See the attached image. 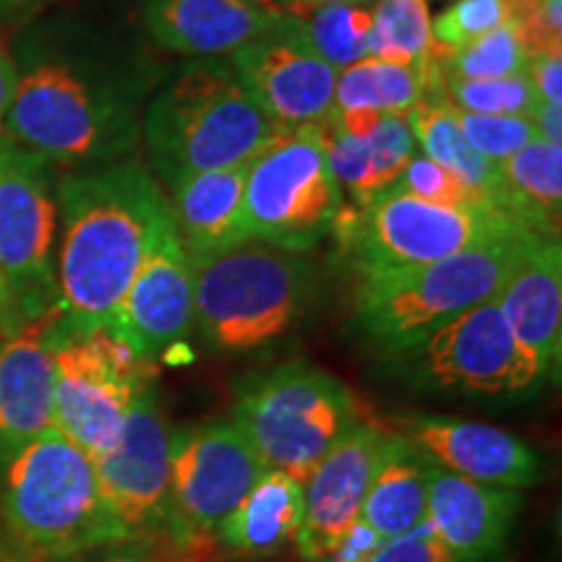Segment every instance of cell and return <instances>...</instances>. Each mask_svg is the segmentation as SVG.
Segmentation results:
<instances>
[{"mask_svg": "<svg viewBox=\"0 0 562 562\" xmlns=\"http://www.w3.org/2000/svg\"><path fill=\"white\" fill-rule=\"evenodd\" d=\"M110 328L154 362L195 331L193 263L175 220L151 240Z\"/></svg>", "mask_w": 562, "mask_h": 562, "instance_id": "obj_16", "label": "cell"}, {"mask_svg": "<svg viewBox=\"0 0 562 562\" xmlns=\"http://www.w3.org/2000/svg\"><path fill=\"white\" fill-rule=\"evenodd\" d=\"M533 125H537L539 138L550 144H562V104L560 102H539L533 110Z\"/></svg>", "mask_w": 562, "mask_h": 562, "instance_id": "obj_42", "label": "cell"}, {"mask_svg": "<svg viewBox=\"0 0 562 562\" xmlns=\"http://www.w3.org/2000/svg\"><path fill=\"white\" fill-rule=\"evenodd\" d=\"M305 495L302 484L279 469H263L240 505L224 518L220 531L224 547L237 554H273L297 537Z\"/></svg>", "mask_w": 562, "mask_h": 562, "instance_id": "obj_25", "label": "cell"}, {"mask_svg": "<svg viewBox=\"0 0 562 562\" xmlns=\"http://www.w3.org/2000/svg\"><path fill=\"white\" fill-rule=\"evenodd\" d=\"M58 331L110 326L159 229L172 220L157 178L138 161H110L58 186Z\"/></svg>", "mask_w": 562, "mask_h": 562, "instance_id": "obj_1", "label": "cell"}, {"mask_svg": "<svg viewBox=\"0 0 562 562\" xmlns=\"http://www.w3.org/2000/svg\"><path fill=\"white\" fill-rule=\"evenodd\" d=\"M497 167L505 214L539 235L560 237L562 144L533 138Z\"/></svg>", "mask_w": 562, "mask_h": 562, "instance_id": "obj_26", "label": "cell"}, {"mask_svg": "<svg viewBox=\"0 0 562 562\" xmlns=\"http://www.w3.org/2000/svg\"><path fill=\"white\" fill-rule=\"evenodd\" d=\"M391 360L419 389L463 396L521 393L547 381L539 362L516 341L495 297L442 323Z\"/></svg>", "mask_w": 562, "mask_h": 562, "instance_id": "obj_10", "label": "cell"}, {"mask_svg": "<svg viewBox=\"0 0 562 562\" xmlns=\"http://www.w3.org/2000/svg\"><path fill=\"white\" fill-rule=\"evenodd\" d=\"M19 81V66L16 60L11 58V53L0 45V133H3V121L5 112H9V104L13 100V89H16Z\"/></svg>", "mask_w": 562, "mask_h": 562, "instance_id": "obj_43", "label": "cell"}, {"mask_svg": "<svg viewBox=\"0 0 562 562\" xmlns=\"http://www.w3.org/2000/svg\"><path fill=\"white\" fill-rule=\"evenodd\" d=\"M232 422L269 469L300 484L357 422L355 393L307 362L279 364L237 391Z\"/></svg>", "mask_w": 562, "mask_h": 562, "instance_id": "obj_7", "label": "cell"}, {"mask_svg": "<svg viewBox=\"0 0 562 562\" xmlns=\"http://www.w3.org/2000/svg\"><path fill=\"white\" fill-rule=\"evenodd\" d=\"M524 505L521 490L495 487L430 463L427 524L459 562H492Z\"/></svg>", "mask_w": 562, "mask_h": 562, "instance_id": "obj_20", "label": "cell"}, {"mask_svg": "<svg viewBox=\"0 0 562 562\" xmlns=\"http://www.w3.org/2000/svg\"><path fill=\"white\" fill-rule=\"evenodd\" d=\"M459 117L463 138L476 154L484 159L501 165L508 157H513L533 138H539L533 117L524 115H476V112H461L456 110Z\"/></svg>", "mask_w": 562, "mask_h": 562, "instance_id": "obj_35", "label": "cell"}, {"mask_svg": "<svg viewBox=\"0 0 562 562\" xmlns=\"http://www.w3.org/2000/svg\"><path fill=\"white\" fill-rule=\"evenodd\" d=\"M248 165L195 172L167 186L175 227L188 256H206L248 243L243 229Z\"/></svg>", "mask_w": 562, "mask_h": 562, "instance_id": "obj_23", "label": "cell"}, {"mask_svg": "<svg viewBox=\"0 0 562 562\" xmlns=\"http://www.w3.org/2000/svg\"><path fill=\"white\" fill-rule=\"evenodd\" d=\"M0 524L9 544L42 554H89L123 542L94 461L50 427L0 463Z\"/></svg>", "mask_w": 562, "mask_h": 562, "instance_id": "obj_3", "label": "cell"}, {"mask_svg": "<svg viewBox=\"0 0 562 562\" xmlns=\"http://www.w3.org/2000/svg\"><path fill=\"white\" fill-rule=\"evenodd\" d=\"M381 544V533L364 524L362 518H357V521L344 531V537L339 539V544L334 547L331 554L321 562H368Z\"/></svg>", "mask_w": 562, "mask_h": 562, "instance_id": "obj_39", "label": "cell"}, {"mask_svg": "<svg viewBox=\"0 0 562 562\" xmlns=\"http://www.w3.org/2000/svg\"><path fill=\"white\" fill-rule=\"evenodd\" d=\"M21 326H24V323H21L16 307H13L11 294L5 290V281L0 277V336L16 334Z\"/></svg>", "mask_w": 562, "mask_h": 562, "instance_id": "obj_47", "label": "cell"}, {"mask_svg": "<svg viewBox=\"0 0 562 562\" xmlns=\"http://www.w3.org/2000/svg\"><path fill=\"white\" fill-rule=\"evenodd\" d=\"M60 311L0 336V463L55 427V341Z\"/></svg>", "mask_w": 562, "mask_h": 562, "instance_id": "obj_19", "label": "cell"}, {"mask_svg": "<svg viewBox=\"0 0 562 562\" xmlns=\"http://www.w3.org/2000/svg\"><path fill=\"white\" fill-rule=\"evenodd\" d=\"M442 100L451 102L461 112H476V115H524L531 117L537 110L539 97L529 79V74L505 76V79L467 81L451 79L438 74V91Z\"/></svg>", "mask_w": 562, "mask_h": 562, "instance_id": "obj_32", "label": "cell"}, {"mask_svg": "<svg viewBox=\"0 0 562 562\" xmlns=\"http://www.w3.org/2000/svg\"><path fill=\"white\" fill-rule=\"evenodd\" d=\"M417 154L409 115H381L368 133V206L389 193Z\"/></svg>", "mask_w": 562, "mask_h": 562, "instance_id": "obj_33", "label": "cell"}, {"mask_svg": "<svg viewBox=\"0 0 562 562\" xmlns=\"http://www.w3.org/2000/svg\"><path fill=\"white\" fill-rule=\"evenodd\" d=\"M391 191H402L417 199L446 203V206H476V209H495L482 199L474 188H469L459 175L438 165V161L427 159L425 154H414L409 167L396 180ZM501 211V209H497Z\"/></svg>", "mask_w": 562, "mask_h": 562, "instance_id": "obj_36", "label": "cell"}, {"mask_svg": "<svg viewBox=\"0 0 562 562\" xmlns=\"http://www.w3.org/2000/svg\"><path fill=\"white\" fill-rule=\"evenodd\" d=\"M344 209L323 125L281 131L248 165L245 240L307 252L331 235Z\"/></svg>", "mask_w": 562, "mask_h": 562, "instance_id": "obj_8", "label": "cell"}, {"mask_svg": "<svg viewBox=\"0 0 562 562\" xmlns=\"http://www.w3.org/2000/svg\"><path fill=\"white\" fill-rule=\"evenodd\" d=\"M510 11L505 0H453L446 11L438 13L430 24L432 34V60L438 63L482 37L497 26L508 24Z\"/></svg>", "mask_w": 562, "mask_h": 562, "instance_id": "obj_34", "label": "cell"}, {"mask_svg": "<svg viewBox=\"0 0 562 562\" xmlns=\"http://www.w3.org/2000/svg\"><path fill=\"white\" fill-rule=\"evenodd\" d=\"M518 229L524 224L505 211L446 206L402 191L383 193L349 222L357 273L435 263Z\"/></svg>", "mask_w": 562, "mask_h": 562, "instance_id": "obj_12", "label": "cell"}, {"mask_svg": "<svg viewBox=\"0 0 562 562\" xmlns=\"http://www.w3.org/2000/svg\"><path fill=\"white\" fill-rule=\"evenodd\" d=\"M526 60H529V55H526L521 34L508 21V24L497 26V30L482 34L456 53L446 55L435 66H438L440 76H451V79L487 81L521 74L526 70Z\"/></svg>", "mask_w": 562, "mask_h": 562, "instance_id": "obj_31", "label": "cell"}, {"mask_svg": "<svg viewBox=\"0 0 562 562\" xmlns=\"http://www.w3.org/2000/svg\"><path fill=\"white\" fill-rule=\"evenodd\" d=\"M435 83L438 70L427 76L409 66L364 58L336 74L334 112L372 110L381 115H409L432 94Z\"/></svg>", "mask_w": 562, "mask_h": 562, "instance_id": "obj_28", "label": "cell"}, {"mask_svg": "<svg viewBox=\"0 0 562 562\" xmlns=\"http://www.w3.org/2000/svg\"><path fill=\"white\" fill-rule=\"evenodd\" d=\"M370 32V55L393 66H409L432 76V34L427 0H375Z\"/></svg>", "mask_w": 562, "mask_h": 562, "instance_id": "obj_29", "label": "cell"}, {"mask_svg": "<svg viewBox=\"0 0 562 562\" xmlns=\"http://www.w3.org/2000/svg\"><path fill=\"white\" fill-rule=\"evenodd\" d=\"M53 341L55 427L94 461L115 446L133 404L157 381V362L110 326L53 328Z\"/></svg>", "mask_w": 562, "mask_h": 562, "instance_id": "obj_9", "label": "cell"}, {"mask_svg": "<svg viewBox=\"0 0 562 562\" xmlns=\"http://www.w3.org/2000/svg\"><path fill=\"white\" fill-rule=\"evenodd\" d=\"M47 3L50 0H0V21H24Z\"/></svg>", "mask_w": 562, "mask_h": 562, "instance_id": "obj_46", "label": "cell"}, {"mask_svg": "<svg viewBox=\"0 0 562 562\" xmlns=\"http://www.w3.org/2000/svg\"><path fill=\"white\" fill-rule=\"evenodd\" d=\"M87 562H161L157 552H151L149 544L138 542V539H123V542L100 547V550L89 552Z\"/></svg>", "mask_w": 562, "mask_h": 562, "instance_id": "obj_41", "label": "cell"}, {"mask_svg": "<svg viewBox=\"0 0 562 562\" xmlns=\"http://www.w3.org/2000/svg\"><path fill=\"white\" fill-rule=\"evenodd\" d=\"M87 554H42L26 552L5 542V550H0V562H87Z\"/></svg>", "mask_w": 562, "mask_h": 562, "instance_id": "obj_44", "label": "cell"}, {"mask_svg": "<svg viewBox=\"0 0 562 562\" xmlns=\"http://www.w3.org/2000/svg\"><path fill=\"white\" fill-rule=\"evenodd\" d=\"M513 336L547 378L560 370L562 351V248L560 237L533 232L516 269L495 294Z\"/></svg>", "mask_w": 562, "mask_h": 562, "instance_id": "obj_22", "label": "cell"}, {"mask_svg": "<svg viewBox=\"0 0 562 562\" xmlns=\"http://www.w3.org/2000/svg\"><path fill=\"white\" fill-rule=\"evenodd\" d=\"M263 469V459L232 419L175 430L167 529L214 533Z\"/></svg>", "mask_w": 562, "mask_h": 562, "instance_id": "obj_13", "label": "cell"}, {"mask_svg": "<svg viewBox=\"0 0 562 562\" xmlns=\"http://www.w3.org/2000/svg\"><path fill=\"white\" fill-rule=\"evenodd\" d=\"M533 3H537V0H505V5H508L510 11V21H516L521 13L529 11Z\"/></svg>", "mask_w": 562, "mask_h": 562, "instance_id": "obj_48", "label": "cell"}, {"mask_svg": "<svg viewBox=\"0 0 562 562\" xmlns=\"http://www.w3.org/2000/svg\"><path fill=\"white\" fill-rule=\"evenodd\" d=\"M375 0H271V9L281 13H302L318 5H372Z\"/></svg>", "mask_w": 562, "mask_h": 562, "instance_id": "obj_45", "label": "cell"}, {"mask_svg": "<svg viewBox=\"0 0 562 562\" xmlns=\"http://www.w3.org/2000/svg\"><path fill=\"white\" fill-rule=\"evenodd\" d=\"M229 60H195L151 97L144 144L165 186L195 172L248 165L279 136Z\"/></svg>", "mask_w": 562, "mask_h": 562, "instance_id": "obj_2", "label": "cell"}, {"mask_svg": "<svg viewBox=\"0 0 562 562\" xmlns=\"http://www.w3.org/2000/svg\"><path fill=\"white\" fill-rule=\"evenodd\" d=\"M396 425L398 435L427 461L467 480L524 490L542 476L539 453L503 427L440 414H414L402 417Z\"/></svg>", "mask_w": 562, "mask_h": 562, "instance_id": "obj_18", "label": "cell"}, {"mask_svg": "<svg viewBox=\"0 0 562 562\" xmlns=\"http://www.w3.org/2000/svg\"><path fill=\"white\" fill-rule=\"evenodd\" d=\"M427 490H430V461L402 435H385L360 518L381 539L417 529L427 521Z\"/></svg>", "mask_w": 562, "mask_h": 562, "instance_id": "obj_24", "label": "cell"}, {"mask_svg": "<svg viewBox=\"0 0 562 562\" xmlns=\"http://www.w3.org/2000/svg\"><path fill=\"white\" fill-rule=\"evenodd\" d=\"M521 34L526 55L562 53V0H537L529 11L510 21Z\"/></svg>", "mask_w": 562, "mask_h": 562, "instance_id": "obj_37", "label": "cell"}, {"mask_svg": "<svg viewBox=\"0 0 562 562\" xmlns=\"http://www.w3.org/2000/svg\"><path fill=\"white\" fill-rule=\"evenodd\" d=\"M526 74L537 89L539 102L562 104V53L531 55L526 60Z\"/></svg>", "mask_w": 562, "mask_h": 562, "instance_id": "obj_40", "label": "cell"}, {"mask_svg": "<svg viewBox=\"0 0 562 562\" xmlns=\"http://www.w3.org/2000/svg\"><path fill=\"white\" fill-rule=\"evenodd\" d=\"M172 430L157 385L133 404L121 438L94 459L102 501L125 539L154 537L170 524Z\"/></svg>", "mask_w": 562, "mask_h": 562, "instance_id": "obj_14", "label": "cell"}, {"mask_svg": "<svg viewBox=\"0 0 562 562\" xmlns=\"http://www.w3.org/2000/svg\"><path fill=\"white\" fill-rule=\"evenodd\" d=\"M250 3H263V5H271V0H250Z\"/></svg>", "mask_w": 562, "mask_h": 562, "instance_id": "obj_49", "label": "cell"}, {"mask_svg": "<svg viewBox=\"0 0 562 562\" xmlns=\"http://www.w3.org/2000/svg\"><path fill=\"white\" fill-rule=\"evenodd\" d=\"M368 562H459L440 542L430 524H419L417 529L385 539Z\"/></svg>", "mask_w": 562, "mask_h": 562, "instance_id": "obj_38", "label": "cell"}, {"mask_svg": "<svg viewBox=\"0 0 562 562\" xmlns=\"http://www.w3.org/2000/svg\"><path fill=\"white\" fill-rule=\"evenodd\" d=\"M53 165L0 133V277L21 323L58 307Z\"/></svg>", "mask_w": 562, "mask_h": 562, "instance_id": "obj_11", "label": "cell"}, {"mask_svg": "<svg viewBox=\"0 0 562 562\" xmlns=\"http://www.w3.org/2000/svg\"><path fill=\"white\" fill-rule=\"evenodd\" d=\"M284 13L250 0H144L151 40L195 60L232 58L263 37Z\"/></svg>", "mask_w": 562, "mask_h": 562, "instance_id": "obj_21", "label": "cell"}, {"mask_svg": "<svg viewBox=\"0 0 562 562\" xmlns=\"http://www.w3.org/2000/svg\"><path fill=\"white\" fill-rule=\"evenodd\" d=\"M227 60L279 131L331 121L339 70L294 34L286 13L271 32Z\"/></svg>", "mask_w": 562, "mask_h": 562, "instance_id": "obj_15", "label": "cell"}, {"mask_svg": "<svg viewBox=\"0 0 562 562\" xmlns=\"http://www.w3.org/2000/svg\"><path fill=\"white\" fill-rule=\"evenodd\" d=\"M193 307L201 339L222 355H248L284 339L315 297V266L305 252L240 243L191 256Z\"/></svg>", "mask_w": 562, "mask_h": 562, "instance_id": "obj_5", "label": "cell"}, {"mask_svg": "<svg viewBox=\"0 0 562 562\" xmlns=\"http://www.w3.org/2000/svg\"><path fill=\"white\" fill-rule=\"evenodd\" d=\"M294 34L334 70H344L370 55V5H318L286 13Z\"/></svg>", "mask_w": 562, "mask_h": 562, "instance_id": "obj_30", "label": "cell"}, {"mask_svg": "<svg viewBox=\"0 0 562 562\" xmlns=\"http://www.w3.org/2000/svg\"><path fill=\"white\" fill-rule=\"evenodd\" d=\"M383 440L381 427L357 422L302 482L305 513L294 537L302 560H326L344 531L360 518Z\"/></svg>", "mask_w": 562, "mask_h": 562, "instance_id": "obj_17", "label": "cell"}, {"mask_svg": "<svg viewBox=\"0 0 562 562\" xmlns=\"http://www.w3.org/2000/svg\"><path fill=\"white\" fill-rule=\"evenodd\" d=\"M409 125L419 154L459 175L490 206L501 209V167L469 146L451 102L442 100L440 94H430L417 110L409 112Z\"/></svg>", "mask_w": 562, "mask_h": 562, "instance_id": "obj_27", "label": "cell"}, {"mask_svg": "<svg viewBox=\"0 0 562 562\" xmlns=\"http://www.w3.org/2000/svg\"><path fill=\"white\" fill-rule=\"evenodd\" d=\"M136 91L83 76L63 60L19 70L3 133L50 165L123 157L138 136Z\"/></svg>", "mask_w": 562, "mask_h": 562, "instance_id": "obj_6", "label": "cell"}, {"mask_svg": "<svg viewBox=\"0 0 562 562\" xmlns=\"http://www.w3.org/2000/svg\"><path fill=\"white\" fill-rule=\"evenodd\" d=\"M531 235L524 227L435 263L360 273L351 305L357 334L385 357L414 347L442 323L495 297Z\"/></svg>", "mask_w": 562, "mask_h": 562, "instance_id": "obj_4", "label": "cell"}]
</instances>
